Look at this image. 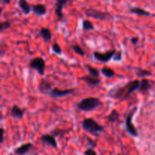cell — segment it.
<instances>
[{"mask_svg": "<svg viewBox=\"0 0 155 155\" xmlns=\"http://www.w3.org/2000/svg\"><path fill=\"white\" fill-rule=\"evenodd\" d=\"M80 80H83L86 84L91 87H96L97 86L101 83V80L99 78H95L90 75H85L80 78Z\"/></svg>", "mask_w": 155, "mask_h": 155, "instance_id": "obj_13", "label": "cell"}, {"mask_svg": "<svg viewBox=\"0 0 155 155\" xmlns=\"http://www.w3.org/2000/svg\"><path fill=\"white\" fill-rule=\"evenodd\" d=\"M101 73L104 76V77H107V78H112V77H114L116 75L114 71L112 68H108V67L107 66H104L101 68Z\"/></svg>", "mask_w": 155, "mask_h": 155, "instance_id": "obj_21", "label": "cell"}, {"mask_svg": "<svg viewBox=\"0 0 155 155\" xmlns=\"http://www.w3.org/2000/svg\"><path fill=\"white\" fill-rule=\"evenodd\" d=\"M51 49H52V51H54L55 54H62V48L58 42H54V43L52 44V45H51Z\"/></svg>", "mask_w": 155, "mask_h": 155, "instance_id": "obj_28", "label": "cell"}, {"mask_svg": "<svg viewBox=\"0 0 155 155\" xmlns=\"http://www.w3.org/2000/svg\"><path fill=\"white\" fill-rule=\"evenodd\" d=\"M117 51L115 49L110 50V51H107L106 52H99V51H95L93 53L94 58L96 61L100 62H102V63H107V62L110 61L112 58H114V56L116 54Z\"/></svg>", "mask_w": 155, "mask_h": 155, "instance_id": "obj_7", "label": "cell"}, {"mask_svg": "<svg viewBox=\"0 0 155 155\" xmlns=\"http://www.w3.org/2000/svg\"><path fill=\"white\" fill-rule=\"evenodd\" d=\"M38 89L43 95H48L52 90V83L47 79H42L38 86Z\"/></svg>", "mask_w": 155, "mask_h": 155, "instance_id": "obj_9", "label": "cell"}, {"mask_svg": "<svg viewBox=\"0 0 155 155\" xmlns=\"http://www.w3.org/2000/svg\"><path fill=\"white\" fill-rule=\"evenodd\" d=\"M152 88L151 83L149 80L146 78H143L140 80V86H139V91L142 93L148 92Z\"/></svg>", "mask_w": 155, "mask_h": 155, "instance_id": "obj_18", "label": "cell"}, {"mask_svg": "<svg viewBox=\"0 0 155 155\" xmlns=\"http://www.w3.org/2000/svg\"><path fill=\"white\" fill-rule=\"evenodd\" d=\"M32 12L36 15L37 16H42V15H45L47 12V8L46 6L44 4H40V3H38V4L32 5Z\"/></svg>", "mask_w": 155, "mask_h": 155, "instance_id": "obj_14", "label": "cell"}, {"mask_svg": "<svg viewBox=\"0 0 155 155\" xmlns=\"http://www.w3.org/2000/svg\"><path fill=\"white\" fill-rule=\"evenodd\" d=\"M32 147H33V144L30 143V142L23 144V145H21V146L15 148V149L14 150V153H15V154H18V155L26 154L30 151V150L31 149Z\"/></svg>", "mask_w": 155, "mask_h": 155, "instance_id": "obj_16", "label": "cell"}, {"mask_svg": "<svg viewBox=\"0 0 155 155\" xmlns=\"http://www.w3.org/2000/svg\"><path fill=\"white\" fill-rule=\"evenodd\" d=\"M71 48L73 49V51L75 53H77V54L80 56H84L85 55V51L83 48H81L80 45L78 44H74V45H71Z\"/></svg>", "mask_w": 155, "mask_h": 155, "instance_id": "obj_25", "label": "cell"}, {"mask_svg": "<svg viewBox=\"0 0 155 155\" xmlns=\"http://www.w3.org/2000/svg\"><path fill=\"white\" fill-rule=\"evenodd\" d=\"M102 105V102L98 98L88 97L82 99L77 104V108L82 111H92Z\"/></svg>", "mask_w": 155, "mask_h": 155, "instance_id": "obj_3", "label": "cell"}, {"mask_svg": "<svg viewBox=\"0 0 155 155\" xmlns=\"http://www.w3.org/2000/svg\"><path fill=\"white\" fill-rule=\"evenodd\" d=\"M140 81L139 80H132L124 86H117L110 89L107 93L109 98L119 100L120 101H126L131 94L136 90H139Z\"/></svg>", "mask_w": 155, "mask_h": 155, "instance_id": "obj_1", "label": "cell"}, {"mask_svg": "<svg viewBox=\"0 0 155 155\" xmlns=\"http://www.w3.org/2000/svg\"><path fill=\"white\" fill-rule=\"evenodd\" d=\"M139 38L137 37V36H133V37H132L131 39H130L132 44H133V45H136V44L139 42Z\"/></svg>", "mask_w": 155, "mask_h": 155, "instance_id": "obj_32", "label": "cell"}, {"mask_svg": "<svg viewBox=\"0 0 155 155\" xmlns=\"http://www.w3.org/2000/svg\"><path fill=\"white\" fill-rule=\"evenodd\" d=\"M75 89H61L58 88H53L52 90L48 94L50 97L51 98H61V97L66 96V95H71L74 93Z\"/></svg>", "mask_w": 155, "mask_h": 155, "instance_id": "obj_8", "label": "cell"}, {"mask_svg": "<svg viewBox=\"0 0 155 155\" xmlns=\"http://www.w3.org/2000/svg\"><path fill=\"white\" fill-rule=\"evenodd\" d=\"M85 68H86V69L89 72V75L92 76V77H95V78H98L99 77L100 72L97 68H94V67L91 66L89 64H86L85 65Z\"/></svg>", "mask_w": 155, "mask_h": 155, "instance_id": "obj_23", "label": "cell"}, {"mask_svg": "<svg viewBox=\"0 0 155 155\" xmlns=\"http://www.w3.org/2000/svg\"><path fill=\"white\" fill-rule=\"evenodd\" d=\"M82 128L89 134L92 135L94 136H101V133L104 131V127L102 125H100L97 123L93 118H86L82 122Z\"/></svg>", "mask_w": 155, "mask_h": 155, "instance_id": "obj_2", "label": "cell"}, {"mask_svg": "<svg viewBox=\"0 0 155 155\" xmlns=\"http://www.w3.org/2000/svg\"><path fill=\"white\" fill-rule=\"evenodd\" d=\"M40 140L42 144L48 146H51L54 148H58V142L55 137L51 134H43L41 136Z\"/></svg>", "mask_w": 155, "mask_h": 155, "instance_id": "obj_11", "label": "cell"}, {"mask_svg": "<svg viewBox=\"0 0 155 155\" xmlns=\"http://www.w3.org/2000/svg\"><path fill=\"white\" fill-rule=\"evenodd\" d=\"M84 13L86 17L92 18L94 19L100 20V21H109V20L114 19V17L109 12L92 8H89L86 9Z\"/></svg>", "mask_w": 155, "mask_h": 155, "instance_id": "obj_4", "label": "cell"}, {"mask_svg": "<svg viewBox=\"0 0 155 155\" xmlns=\"http://www.w3.org/2000/svg\"><path fill=\"white\" fill-rule=\"evenodd\" d=\"M133 69H134L135 73H136V74L137 75V77H139V78L143 79L147 77H151V76L152 75L151 71H148V70L143 69V68H139V67H138V68H134Z\"/></svg>", "mask_w": 155, "mask_h": 155, "instance_id": "obj_20", "label": "cell"}, {"mask_svg": "<svg viewBox=\"0 0 155 155\" xmlns=\"http://www.w3.org/2000/svg\"><path fill=\"white\" fill-rule=\"evenodd\" d=\"M70 130H71V129ZM70 130H61V129L56 128L51 132V134L52 135V136H54V137H56V136H63V135L66 134V133H68V131H70Z\"/></svg>", "mask_w": 155, "mask_h": 155, "instance_id": "obj_26", "label": "cell"}, {"mask_svg": "<svg viewBox=\"0 0 155 155\" xmlns=\"http://www.w3.org/2000/svg\"><path fill=\"white\" fill-rule=\"evenodd\" d=\"M1 2L2 3V4H5V5L10 4V3H11V0H2Z\"/></svg>", "mask_w": 155, "mask_h": 155, "instance_id": "obj_34", "label": "cell"}, {"mask_svg": "<svg viewBox=\"0 0 155 155\" xmlns=\"http://www.w3.org/2000/svg\"><path fill=\"white\" fill-rule=\"evenodd\" d=\"M154 65H155V64H154Z\"/></svg>", "mask_w": 155, "mask_h": 155, "instance_id": "obj_36", "label": "cell"}, {"mask_svg": "<svg viewBox=\"0 0 155 155\" xmlns=\"http://www.w3.org/2000/svg\"><path fill=\"white\" fill-rule=\"evenodd\" d=\"M4 133H5L4 129H3V127H1V134H2V136H1V144H2L3 142H4Z\"/></svg>", "mask_w": 155, "mask_h": 155, "instance_id": "obj_33", "label": "cell"}, {"mask_svg": "<svg viewBox=\"0 0 155 155\" xmlns=\"http://www.w3.org/2000/svg\"><path fill=\"white\" fill-rule=\"evenodd\" d=\"M117 155H122V154H117Z\"/></svg>", "mask_w": 155, "mask_h": 155, "instance_id": "obj_35", "label": "cell"}, {"mask_svg": "<svg viewBox=\"0 0 155 155\" xmlns=\"http://www.w3.org/2000/svg\"><path fill=\"white\" fill-rule=\"evenodd\" d=\"M82 27H83V30H95L93 24L89 20H83L82 22Z\"/></svg>", "mask_w": 155, "mask_h": 155, "instance_id": "obj_24", "label": "cell"}, {"mask_svg": "<svg viewBox=\"0 0 155 155\" xmlns=\"http://www.w3.org/2000/svg\"><path fill=\"white\" fill-rule=\"evenodd\" d=\"M86 139H87V142H88V145H89V146L91 147L92 148H95V147L97 146V143L95 141L92 140V139H91L89 137H86Z\"/></svg>", "mask_w": 155, "mask_h": 155, "instance_id": "obj_30", "label": "cell"}, {"mask_svg": "<svg viewBox=\"0 0 155 155\" xmlns=\"http://www.w3.org/2000/svg\"><path fill=\"white\" fill-rule=\"evenodd\" d=\"M12 27V24L9 21H5L0 23V33H2L4 30H8Z\"/></svg>", "mask_w": 155, "mask_h": 155, "instance_id": "obj_27", "label": "cell"}, {"mask_svg": "<svg viewBox=\"0 0 155 155\" xmlns=\"http://www.w3.org/2000/svg\"><path fill=\"white\" fill-rule=\"evenodd\" d=\"M39 36L42 37L44 42L47 43V42H49L51 40L52 33H51V30L48 28H47V27H42L39 30Z\"/></svg>", "mask_w": 155, "mask_h": 155, "instance_id": "obj_17", "label": "cell"}, {"mask_svg": "<svg viewBox=\"0 0 155 155\" xmlns=\"http://www.w3.org/2000/svg\"><path fill=\"white\" fill-rule=\"evenodd\" d=\"M129 11H130V13L139 15V16L149 17L151 15V12L142 8L141 7H138V6H136V7H130L129 8Z\"/></svg>", "mask_w": 155, "mask_h": 155, "instance_id": "obj_15", "label": "cell"}, {"mask_svg": "<svg viewBox=\"0 0 155 155\" xmlns=\"http://www.w3.org/2000/svg\"><path fill=\"white\" fill-rule=\"evenodd\" d=\"M120 118V113L116 109H114L111 112L108 114V116L107 117V120L109 121L111 124H114L116 121H117Z\"/></svg>", "mask_w": 155, "mask_h": 155, "instance_id": "obj_22", "label": "cell"}, {"mask_svg": "<svg viewBox=\"0 0 155 155\" xmlns=\"http://www.w3.org/2000/svg\"><path fill=\"white\" fill-rule=\"evenodd\" d=\"M83 154H84V155H98L97 154V153L95 152V150L92 148H87V149L84 151Z\"/></svg>", "mask_w": 155, "mask_h": 155, "instance_id": "obj_29", "label": "cell"}, {"mask_svg": "<svg viewBox=\"0 0 155 155\" xmlns=\"http://www.w3.org/2000/svg\"><path fill=\"white\" fill-rule=\"evenodd\" d=\"M29 67L37 71L39 75L42 76L45 73V61L41 57L33 58L30 60V63H29Z\"/></svg>", "mask_w": 155, "mask_h": 155, "instance_id": "obj_6", "label": "cell"}, {"mask_svg": "<svg viewBox=\"0 0 155 155\" xmlns=\"http://www.w3.org/2000/svg\"><path fill=\"white\" fill-rule=\"evenodd\" d=\"M68 0H58L54 5V14L57 16L58 19L59 21H61L64 18V14H63V9L64 6L68 4Z\"/></svg>", "mask_w": 155, "mask_h": 155, "instance_id": "obj_10", "label": "cell"}, {"mask_svg": "<svg viewBox=\"0 0 155 155\" xmlns=\"http://www.w3.org/2000/svg\"><path fill=\"white\" fill-rule=\"evenodd\" d=\"M113 59L115 61H121V59H122V52H121V51H117L115 55L114 56Z\"/></svg>", "mask_w": 155, "mask_h": 155, "instance_id": "obj_31", "label": "cell"}, {"mask_svg": "<svg viewBox=\"0 0 155 155\" xmlns=\"http://www.w3.org/2000/svg\"><path fill=\"white\" fill-rule=\"evenodd\" d=\"M137 110L138 107H135L134 108H133L129 112L127 116L126 117V130H127V133L133 137H138L139 136L137 129L136 128V127H135L133 123V117L135 114H136V112L137 111Z\"/></svg>", "mask_w": 155, "mask_h": 155, "instance_id": "obj_5", "label": "cell"}, {"mask_svg": "<svg viewBox=\"0 0 155 155\" xmlns=\"http://www.w3.org/2000/svg\"><path fill=\"white\" fill-rule=\"evenodd\" d=\"M24 112H25V110L21 108L19 106L15 104V105L12 106V108L10 109L9 114H10V116L12 117H13L14 119L21 120L24 117Z\"/></svg>", "mask_w": 155, "mask_h": 155, "instance_id": "obj_12", "label": "cell"}, {"mask_svg": "<svg viewBox=\"0 0 155 155\" xmlns=\"http://www.w3.org/2000/svg\"><path fill=\"white\" fill-rule=\"evenodd\" d=\"M18 6L21 9L24 15H30V12L32 11L31 5L25 0H19L18 1Z\"/></svg>", "mask_w": 155, "mask_h": 155, "instance_id": "obj_19", "label": "cell"}]
</instances>
